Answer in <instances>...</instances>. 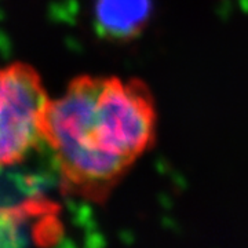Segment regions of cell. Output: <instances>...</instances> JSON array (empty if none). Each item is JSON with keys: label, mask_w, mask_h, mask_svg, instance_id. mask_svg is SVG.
<instances>
[{"label": "cell", "mask_w": 248, "mask_h": 248, "mask_svg": "<svg viewBox=\"0 0 248 248\" xmlns=\"http://www.w3.org/2000/svg\"><path fill=\"white\" fill-rule=\"evenodd\" d=\"M157 109L140 79L84 75L50 99L45 141L69 195L102 204L153 146Z\"/></svg>", "instance_id": "cell-1"}, {"label": "cell", "mask_w": 248, "mask_h": 248, "mask_svg": "<svg viewBox=\"0 0 248 248\" xmlns=\"http://www.w3.org/2000/svg\"><path fill=\"white\" fill-rule=\"evenodd\" d=\"M48 104L32 66L14 62L0 68V167L16 164L45 141Z\"/></svg>", "instance_id": "cell-2"}, {"label": "cell", "mask_w": 248, "mask_h": 248, "mask_svg": "<svg viewBox=\"0 0 248 248\" xmlns=\"http://www.w3.org/2000/svg\"><path fill=\"white\" fill-rule=\"evenodd\" d=\"M149 10V0H97L95 19L107 37L127 40L141 33Z\"/></svg>", "instance_id": "cell-3"}]
</instances>
